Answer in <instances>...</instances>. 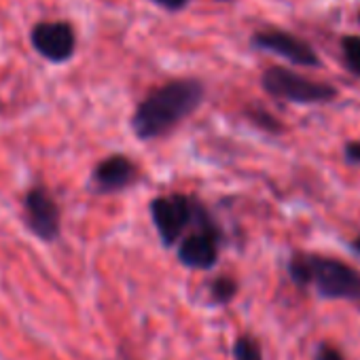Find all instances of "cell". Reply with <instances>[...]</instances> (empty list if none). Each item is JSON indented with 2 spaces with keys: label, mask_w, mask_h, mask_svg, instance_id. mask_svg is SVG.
Masks as SVG:
<instances>
[{
  "label": "cell",
  "mask_w": 360,
  "mask_h": 360,
  "mask_svg": "<svg viewBox=\"0 0 360 360\" xmlns=\"http://www.w3.org/2000/svg\"><path fill=\"white\" fill-rule=\"evenodd\" d=\"M138 165L123 153H112L96 163L89 176V191L98 195H112L136 185Z\"/></svg>",
  "instance_id": "8"
},
{
  "label": "cell",
  "mask_w": 360,
  "mask_h": 360,
  "mask_svg": "<svg viewBox=\"0 0 360 360\" xmlns=\"http://www.w3.org/2000/svg\"><path fill=\"white\" fill-rule=\"evenodd\" d=\"M288 276L301 288H311L322 299L349 301L360 309V271L345 261L316 252H295Z\"/></svg>",
  "instance_id": "2"
},
{
  "label": "cell",
  "mask_w": 360,
  "mask_h": 360,
  "mask_svg": "<svg viewBox=\"0 0 360 360\" xmlns=\"http://www.w3.org/2000/svg\"><path fill=\"white\" fill-rule=\"evenodd\" d=\"M246 117H248L257 127H261V129H265V131H269V134H280V131L284 129V125L280 123V119H276L271 112H267V110H263V108H252V110L246 112Z\"/></svg>",
  "instance_id": "13"
},
{
  "label": "cell",
  "mask_w": 360,
  "mask_h": 360,
  "mask_svg": "<svg viewBox=\"0 0 360 360\" xmlns=\"http://www.w3.org/2000/svg\"><path fill=\"white\" fill-rule=\"evenodd\" d=\"M314 360H345V354L330 343H320L314 354Z\"/></svg>",
  "instance_id": "14"
},
{
  "label": "cell",
  "mask_w": 360,
  "mask_h": 360,
  "mask_svg": "<svg viewBox=\"0 0 360 360\" xmlns=\"http://www.w3.org/2000/svg\"><path fill=\"white\" fill-rule=\"evenodd\" d=\"M349 248H352V252H354V255H358V257H360V233L352 240Z\"/></svg>",
  "instance_id": "17"
},
{
  "label": "cell",
  "mask_w": 360,
  "mask_h": 360,
  "mask_svg": "<svg viewBox=\"0 0 360 360\" xmlns=\"http://www.w3.org/2000/svg\"><path fill=\"white\" fill-rule=\"evenodd\" d=\"M32 49L51 64H66L77 53V30L70 22H39L30 30Z\"/></svg>",
  "instance_id": "7"
},
{
  "label": "cell",
  "mask_w": 360,
  "mask_h": 360,
  "mask_svg": "<svg viewBox=\"0 0 360 360\" xmlns=\"http://www.w3.org/2000/svg\"><path fill=\"white\" fill-rule=\"evenodd\" d=\"M341 58L343 66L349 75L360 79V37L358 34H345L341 39Z\"/></svg>",
  "instance_id": "11"
},
{
  "label": "cell",
  "mask_w": 360,
  "mask_h": 360,
  "mask_svg": "<svg viewBox=\"0 0 360 360\" xmlns=\"http://www.w3.org/2000/svg\"><path fill=\"white\" fill-rule=\"evenodd\" d=\"M238 290H240V284H238L231 276H219V278L212 280L210 286H208L210 299H212V303H217V305H227V303H231V301L236 299Z\"/></svg>",
  "instance_id": "10"
},
{
  "label": "cell",
  "mask_w": 360,
  "mask_h": 360,
  "mask_svg": "<svg viewBox=\"0 0 360 360\" xmlns=\"http://www.w3.org/2000/svg\"><path fill=\"white\" fill-rule=\"evenodd\" d=\"M261 85L271 98L292 104H328L339 96L337 87H333L330 83L307 79L284 66L267 68L261 75Z\"/></svg>",
  "instance_id": "3"
},
{
  "label": "cell",
  "mask_w": 360,
  "mask_h": 360,
  "mask_svg": "<svg viewBox=\"0 0 360 360\" xmlns=\"http://www.w3.org/2000/svg\"><path fill=\"white\" fill-rule=\"evenodd\" d=\"M24 223L28 231L41 242H56L62 233V210L51 191L43 185H34L22 200Z\"/></svg>",
  "instance_id": "5"
},
{
  "label": "cell",
  "mask_w": 360,
  "mask_h": 360,
  "mask_svg": "<svg viewBox=\"0 0 360 360\" xmlns=\"http://www.w3.org/2000/svg\"><path fill=\"white\" fill-rule=\"evenodd\" d=\"M343 159L354 165V167H360V140H354V142H347L345 148H343Z\"/></svg>",
  "instance_id": "15"
},
{
  "label": "cell",
  "mask_w": 360,
  "mask_h": 360,
  "mask_svg": "<svg viewBox=\"0 0 360 360\" xmlns=\"http://www.w3.org/2000/svg\"><path fill=\"white\" fill-rule=\"evenodd\" d=\"M206 98V85L200 79H174L150 89L131 115V131L138 140H157L174 131L189 119Z\"/></svg>",
  "instance_id": "1"
},
{
  "label": "cell",
  "mask_w": 360,
  "mask_h": 360,
  "mask_svg": "<svg viewBox=\"0 0 360 360\" xmlns=\"http://www.w3.org/2000/svg\"><path fill=\"white\" fill-rule=\"evenodd\" d=\"M153 3H155L157 7H161V9L174 13V11H183L185 7H189L191 0H153Z\"/></svg>",
  "instance_id": "16"
},
{
  "label": "cell",
  "mask_w": 360,
  "mask_h": 360,
  "mask_svg": "<svg viewBox=\"0 0 360 360\" xmlns=\"http://www.w3.org/2000/svg\"><path fill=\"white\" fill-rule=\"evenodd\" d=\"M358 24H360V13H358Z\"/></svg>",
  "instance_id": "18"
},
{
  "label": "cell",
  "mask_w": 360,
  "mask_h": 360,
  "mask_svg": "<svg viewBox=\"0 0 360 360\" xmlns=\"http://www.w3.org/2000/svg\"><path fill=\"white\" fill-rule=\"evenodd\" d=\"M200 200L183 193H172V195H159L150 200L148 212L153 227L165 248H172L183 240L185 231L195 225Z\"/></svg>",
  "instance_id": "4"
},
{
  "label": "cell",
  "mask_w": 360,
  "mask_h": 360,
  "mask_svg": "<svg viewBox=\"0 0 360 360\" xmlns=\"http://www.w3.org/2000/svg\"><path fill=\"white\" fill-rule=\"evenodd\" d=\"M233 360H263L259 339L252 335H240L233 343Z\"/></svg>",
  "instance_id": "12"
},
{
  "label": "cell",
  "mask_w": 360,
  "mask_h": 360,
  "mask_svg": "<svg viewBox=\"0 0 360 360\" xmlns=\"http://www.w3.org/2000/svg\"><path fill=\"white\" fill-rule=\"evenodd\" d=\"M223 231H208V229H193L178 242L176 257L189 269L208 271L219 263L221 255Z\"/></svg>",
  "instance_id": "9"
},
{
  "label": "cell",
  "mask_w": 360,
  "mask_h": 360,
  "mask_svg": "<svg viewBox=\"0 0 360 360\" xmlns=\"http://www.w3.org/2000/svg\"><path fill=\"white\" fill-rule=\"evenodd\" d=\"M250 45L259 51L278 56L299 68H320L322 66L320 56L307 41L299 39L292 32L280 30V28L257 30L250 39Z\"/></svg>",
  "instance_id": "6"
}]
</instances>
